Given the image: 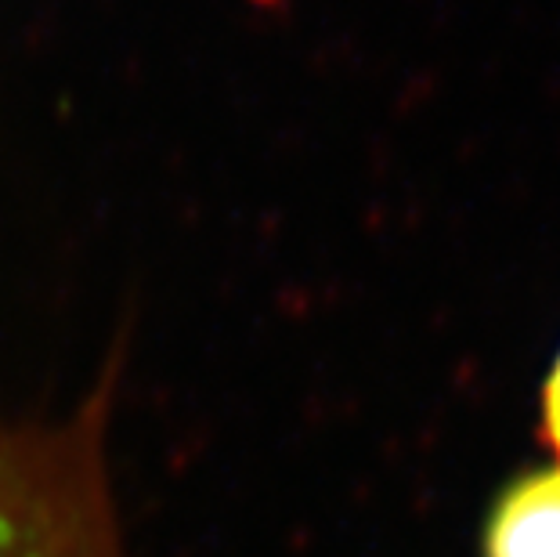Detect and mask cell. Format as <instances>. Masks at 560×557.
I'll list each match as a JSON object with an SVG mask.
<instances>
[{
    "label": "cell",
    "instance_id": "obj_1",
    "mask_svg": "<svg viewBox=\"0 0 560 557\" xmlns=\"http://www.w3.org/2000/svg\"><path fill=\"white\" fill-rule=\"evenodd\" d=\"M0 557H135L88 420H0Z\"/></svg>",
    "mask_w": 560,
    "mask_h": 557
},
{
    "label": "cell",
    "instance_id": "obj_2",
    "mask_svg": "<svg viewBox=\"0 0 560 557\" xmlns=\"http://www.w3.org/2000/svg\"><path fill=\"white\" fill-rule=\"evenodd\" d=\"M485 557H560V464L506 485L485 521Z\"/></svg>",
    "mask_w": 560,
    "mask_h": 557
}]
</instances>
